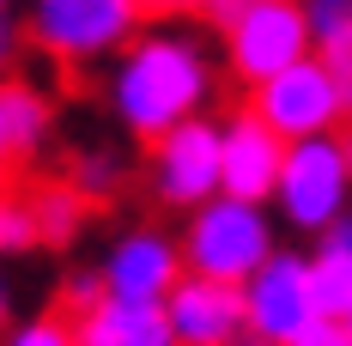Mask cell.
<instances>
[{
	"label": "cell",
	"mask_w": 352,
	"mask_h": 346,
	"mask_svg": "<svg viewBox=\"0 0 352 346\" xmlns=\"http://www.w3.org/2000/svg\"><path fill=\"white\" fill-rule=\"evenodd\" d=\"M219 73L225 61L182 25H146L104 73V104L109 122L128 140L152 146L182 122L207 116L219 98Z\"/></svg>",
	"instance_id": "cell-1"
},
{
	"label": "cell",
	"mask_w": 352,
	"mask_h": 346,
	"mask_svg": "<svg viewBox=\"0 0 352 346\" xmlns=\"http://www.w3.org/2000/svg\"><path fill=\"white\" fill-rule=\"evenodd\" d=\"M146 12L152 0H31L25 43L43 49L55 67H98L146 31Z\"/></svg>",
	"instance_id": "cell-2"
},
{
	"label": "cell",
	"mask_w": 352,
	"mask_h": 346,
	"mask_svg": "<svg viewBox=\"0 0 352 346\" xmlns=\"http://www.w3.org/2000/svg\"><path fill=\"white\" fill-rule=\"evenodd\" d=\"M280 249V219L267 201H237V195H212L182 219V261L188 274L243 285L267 255Z\"/></svg>",
	"instance_id": "cell-3"
},
{
	"label": "cell",
	"mask_w": 352,
	"mask_h": 346,
	"mask_svg": "<svg viewBox=\"0 0 352 346\" xmlns=\"http://www.w3.org/2000/svg\"><path fill=\"white\" fill-rule=\"evenodd\" d=\"M304 55H316V31H310L304 0H237L219 19V61L243 91L285 73Z\"/></svg>",
	"instance_id": "cell-4"
},
{
	"label": "cell",
	"mask_w": 352,
	"mask_h": 346,
	"mask_svg": "<svg viewBox=\"0 0 352 346\" xmlns=\"http://www.w3.org/2000/svg\"><path fill=\"white\" fill-rule=\"evenodd\" d=\"M267 207H274L280 225L322 237V231L352 207V152H346V134L292 140L285 171H280V188H274Z\"/></svg>",
	"instance_id": "cell-5"
},
{
	"label": "cell",
	"mask_w": 352,
	"mask_h": 346,
	"mask_svg": "<svg viewBox=\"0 0 352 346\" xmlns=\"http://www.w3.org/2000/svg\"><path fill=\"white\" fill-rule=\"evenodd\" d=\"M146 188L170 213H195L201 201L225 195V158H219V122L195 116L146 146Z\"/></svg>",
	"instance_id": "cell-6"
},
{
	"label": "cell",
	"mask_w": 352,
	"mask_h": 346,
	"mask_svg": "<svg viewBox=\"0 0 352 346\" xmlns=\"http://www.w3.org/2000/svg\"><path fill=\"white\" fill-rule=\"evenodd\" d=\"M249 109H255L267 128H280L285 140L340 134L352 122V109H346V98H340V85H334V73L322 67V55H304V61H292L285 73L249 85Z\"/></svg>",
	"instance_id": "cell-7"
},
{
	"label": "cell",
	"mask_w": 352,
	"mask_h": 346,
	"mask_svg": "<svg viewBox=\"0 0 352 346\" xmlns=\"http://www.w3.org/2000/svg\"><path fill=\"white\" fill-rule=\"evenodd\" d=\"M243 310H249V334L267 346H292L310 322H322L316 292H310V255L274 249L243 279Z\"/></svg>",
	"instance_id": "cell-8"
},
{
	"label": "cell",
	"mask_w": 352,
	"mask_h": 346,
	"mask_svg": "<svg viewBox=\"0 0 352 346\" xmlns=\"http://www.w3.org/2000/svg\"><path fill=\"white\" fill-rule=\"evenodd\" d=\"M98 268H104V285L116 298H146V304H164L176 292V279L188 274L182 237L158 231V225H128V231L104 249Z\"/></svg>",
	"instance_id": "cell-9"
},
{
	"label": "cell",
	"mask_w": 352,
	"mask_h": 346,
	"mask_svg": "<svg viewBox=\"0 0 352 346\" xmlns=\"http://www.w3.org/2000/svg\"><path fill=\"white\" fill-rule=\"evenodd\" d=\"M285 152L292 140L280 128H267L255 109H237L219 122V158H225V195L237 201H274L280 188V171H285Z\"/></svg>",
	"instance_id": "cell-10"
},
{
	"label": "cell",
	"mask_w": 352,
	"mask_h": 346,
	"mask_svg": "<svg viewBox=\"0 0 352 346\" xmlns=\"http://www.w3.org/2000/svg\"><path fill=\"white\" fill-rule=\"evenodd\" d=\"M176 328V346H243L249 340V310L243 285H225L207 274H182L176 292L164 298Z\"/></svg>",
	"instance_id": "cell-11"
},
{
	"label": "cell",
	"mask_w": 352,
	"mask_h": 346,
	"mask_svg": "<svg viewBox=\"0 0 352 346\" xmlns=\"http://www.w3.org/2000/svg\"><path fill=\"white\" fill-rule=\"evenodd\" d=\"M73 334H79V346H176V328H170V310L164 304L116 298V292H109L98 310L73 316Z\"/></svg>",
	"instance_id": "cell-12"
},
{
	"label": "cell",
	"mask_w": 352,
	"mask_h": 346,
	"mask_svg": "<svg viewBox=\"0 0 352 346\" xmlns=\"http://www.w3.org/2000/svg\"><path fill=\"white\" fill-rule=\"evenodd\" d=\"M0 128H6L12 164H31L55 134V98L31 79H0Z\"/></svg>",
	"instance_id": "cell-13"
},
{
	"label": "cell",
	"mask_w": 352,
	"mask_h": 346,
	"mask_svg": "<svg viewBox=\"0 0 352 346\" xmlns=\"http://www.w3.org/2000/svg\"><path fill=\"white\" fill-rule=\"evenodd\" d=\"M31 207H36V231H43V249H67L85 219H91V201L73 188V176H49L31 188Z\"/></svg>",
	"instance_id": "cell-14"
},
{
	"label": "cell",
	"mask_w": 352,
	"mask_h": 346,
	"mask_svg": "<svg viewBox=\"0 0 352 346\" xmlns=\"http://www.w3.org/2000/svg\"><path fill=\"white\" fill-rule=\"evenodd\" d=\"M310 292L328 322H352V255L340 249H310Z\"/></svg>",
	"instance_id": "cell-15"
},
{
	"label": "cell",
	"mask_w": 352,
	"mask_h": 346,
	"mask_svg": "<svg viewBox=\"0 0 352 346\" xmlns=\"http://www.w3.org/2000/svg\"><path fill=\"white\" fill-rule=\"evenodd\" d=\"M67 176H73V188H79L85 201H116L122 182H128V164H122V152H109V146H79Z\"/></svg>",
	"instance_id": "cell-16"
},
{
	"label": "cell",
	"mask_w": 352,
	"mask_h": 346,
	"mask_svg": "<svg viewBox=\"0 0 352 346\" xmlns=\"http://www.w3.org/2000/svg\"><path fill=\"white\" fill-rule=\"evenodd\" d=\"M31 249H43V231H36L31 195H12V188H0V261H12V255H31Z\"/></svg>",
	"instance_id": "cell-17"
},
{
	"label": "cell",
	"mask_w": 352,
	"mask_h": 346,
	"mask_svg": "<svg viewBox=\"0 0 352 346\" xmlns=\"http://www.w3.org/2000/svg\"><path fill=\"white\" fill-rule=\"evenodd\" d=\"M109 298V285H104V268L91 261V268H67L61 274V285H55V310L61 316H85V310H98Z\"/></svg>",
	"instance_id": "cell-18"
},
{
	"label": "cell",
	"mask_w": 352,
	"mask_h": 346,
	"mask_svg": "<svg viewBox=\"0 0 352 346\" xmlns=\"http://www.w3.org/2000/svg\"><path fill=\"white\" fill-rule=\"evenodd\" d=\"M0 346H79L73 334V316H31V322H19V328H6V340Z\"/></svg>",
	"instance_id": "cell-19"
},
{
	"label": "cell",
	"mask_w": 352,
	"mask_h": 346,
	"mask_svg": "<svg viewBox=\"0 0 352 346\" xmlns=\"http://www.w3.org/2000/svg\"><path fill=\"white\" fill-rule=\"evenodd\" d=\"M316 55H322V67L334 73V85H340V98H346V109H352V31L316 43Z\"/></svg>",
	"instance_id": "cell-20"
},
{
	"label": "cell",
	"mask_w": 352,
	"mask_h": 346,
	"mask_svg": "<svg viewBox=\"0 0 352 346\" xmlns=\"http://www.w3.org/2000/svg\"><path fill=\"white\" fill-rule=\"evenodd\" d=\"M304 12H310V31H316V43L352 31V0H304Z\"/></svg>",
	"instance_id": "cell-21"
},
{
	"label": "cell",
	"mask_w": 352,
	"mask_h": 346,
	"mask_svg": "<svg viewBox=\"0 0 352 346\" xmlns=\"http://www.w3.org/2000/svg\"><path fill=\"white\" fill-rule=\"evenodd\" d=\"M231 6H237V0H152V12H170V19H212V25H219Z\"/></svg>",
	"instance_id": "cell-22"
},
{
	"label": "cell",
	"mask_w": 352,
	"mask_h": 346,
	"mask_svg": "<svg viewBox=\"0 0 352 346\" xmlns=\"http://www.w3.org/2000/svg\"><path fill=\"white\" fill-rule=\"evenodd\" d=\"M292 346H352V328H346V322H328V316H322V322H310V328H304Z\"/></svg>",
	"instance_id": "cell-23"
},
{
	"label": "cell",
	"mask_w": 352,
	"mask_h": 346,
	"mask_svg": "<svg viewBox=\"0 0 352 346\" xmlns=\"http://www.w3.org/2000/svg\"><path fill=\"white\" fill-rule=\"evenodd\" d=\"M19 49H25V19L0 12V73H12V61H19Z\"/></svg>",
	"instance_id": "cell-24"
},
{
	"label": "cell",
	"mask_w": 352,
	"mask_h": 346,
	"mask_svg": "<svg viewBox=\"0 0 352 346\" xmlns=\"http://www.w3.org/2000/svg\"><path fill=\"white\" fill-rule=\"evenodd\" d=\"M316 249H340V255H352V207H346V213H340V219H334V225L316 237Z\"/></svg>",
	"instance_id": "cell-25"
},
{
	"label": "cell",
	"mask_w": 352,
	"mask_h": 346,
	"mask_svg": "<svg viewBox=\"0 0 352 346\" xmlns=\"http://www.w3.org/2000/svg\"><path fill=\"white\" fill-rule=\"evenodd\" d=\"M6 316H12V298H6V285H0V328H6Z\"/></svg>",
	"instance_id": "cell-26"
},
{
	"label": "cell",
	"mask_w": 352,
	"mask_h": 346,
	"mask_svg": "<svg viewBox=\"0 0 352 346\" xmlns=\"http://www.w3.org/2000/svg\"><path fill=\"white\" fill-rule=\"evenodd\" d=\"M0 164H12V152H6V128H0Z\"/></svg>",
	"instance_id": "cell-27"
},
{
	"label": "cell",
	"mask_w": 352,
	"mask_h": 346,
	"mask_svg": "<svg viewBox=\"0 0 352 346\" xmlns=\"http://www.w3.org/2000/svg\"><path fill=\"white\" fill-rule=\"evenodd\" d=\"M340 134H346V152H352V128H340Z\"/></svg>",
	"instance_id": "cell-28"
},
{
	"label": "cell",
	"mask_w": 352,
	"mask_h": 346,
	"mask_svg": "<svg viewBox=\"0 0 352 346\" xmlns=\"http://www.w3.org/2000/svg\"><path fill=\"white\" fill-rule=\"evenodd\" d=\"M243 346H267V340H255V334H249V340H243Z\"/></svg>",
	"instance_id": "cell-29"
},
{
	"label": "cell",
	"mask_w": 352,
	"mask_h": 346,
	"mask_svg": "<svg viewBox=\"0 0 352 346\" xmlns=\"http://www.w3.org/2000/svg\"><path fill=\"white\" fill-rule=\"evenodd\" d=\"M0 12H6V0H0Z\"/></svg>",
	"instance_id": "cell-30"
},
{
	"label": "cell",
	"mask_w": 352,
	"mask_h": 346,
	"mask_svg": "<svg viewBox=\"0 0 352 346\" xmlns=\"http://www.w3.org/2000/svg\"><path fill=\"white\" fill-rule=\"evenodd\" d=\"M346 328H352V322H346Z\"/></svg>",
	"instance_id": "cell-31"
}]
</instances>
